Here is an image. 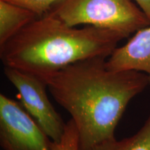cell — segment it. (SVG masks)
<instances>
[{
	"mask_svg": "<svg viewBox=\"0 0 150 150\" xmlns=\"http://www.w3.org/2000/svg\"><path fill=\"white\" fill-rule=\"evenodd\" d=\"M106 59L83 60L41 78L56 102L71 115L80 150L115 138L116 127L129 103L149 86L145 73L111 71Z\"/></svg>",
	"mask_w": 150,
	"mask_h": 150,
	"instance_id": "1",
	"label": "cell"
},
{
	"mask_svg": "<svg viewBox=\"0 0 150 150\" xmlns=\"http://www.w3.org/2000/svg\"><path fill=\"white\" fill-rule=\"evenodd\" d=\"M125 38L110 29L70 27L47 13L0 45V58L4 67L42 78L76 62L108 58Z\"/></svg>",
	"mask_w": 150,
	"mask_h": 150,
	"instance_id": "2",
	"label": "cell"
},
{
	"mask_svg": "<svg viewBox=\"0 0 150 150\" xmlns=\"http://www.w3.org/2000/svg\"><path fill=\"white\" fill-rule=\"evenodd\" d=\"M47 13L70 27L86 24L126 38L150 25L145 13L131 0H59Z\"/></svg>",
	"mask_w": 150,
	"mask_h": 150,
	"instance_id": "3",
	"label": "cell"
},
{
	"mask_svg": "<svg viewBox=\"0 0 150 150\" xmlns=\"http://www.w3.org/2000/svg\"><path fill=\"white\" fill-rule=\"evenodd\" d=\"M5 76L17 89L20 103L53 142H59L66 123L54 108L47 94L44 80L30 73L10 67L4 68Z\"/></svg>",
	"mask_w": 150,
	"mask_h": 150,
	"instance_id": "4",
	"label": "cell"
},
{
	"mask_svg": "<svg viewBox=\"0 0 150 150\" xmlns=\"http://www.w3.org/2000/svg\"><path fill=\"white\" fill-rule=\"evenodd\" d=\"M54 142L17 101L0 95V145L4 150H52Z\"/></svg>",
	"mask_w": 150,
	"mask_h": 150,
	"instance_id": "5",
	"label": "cell"
},
{
	"mask_svg": "<svg viewBox=\"0 0 150 150\" xmlns=\"http://www.w3.org/2000/svg\"><path fill=\"white\" fill-rule=\"evenodd\" d=\"M106 65L111 71L145 73L150 86V25L136 31L123 46L116 47L106 59Z\"/></svg>",
	"mask_w": 150,
	"mask_h": 150,
	"instance_id": "6",
	"label": "cell"
},
{
	"mask_svg": "<svg viewBox=\"0 0 150 150\" xmlns=\"http://www.w3.org/2000/svg\"><path fill=\"white\" fill-rule=\"evenodd\" d=\"M37 18L29 9L0 0V45Z\"/></svg>",
	"mask_w": 150,
	"mask_h": 150,
	"instance_id": "7",
	"label": "cell"
},
{
	"mask_svg": "<svg viewBox=\"0 0 150 150\" xmlns=\"http://www.w3.org/2000/svg\"><path fill=\"white\" fill-rule=\"evenodd\" d=\"M90 150H150V115L134 136L120 140L115 138L105 140Z\"/></svg>",
	"mask_w": 150,
	"mask_h": 150,
	"instance_id": "8",
	"label": "cell"
},
{
	"mask_svg": "<svg viewBox=\"0 0 150 150\" xmlns=\"http://www.w3.org/2000/svg\"><path fill=\"white\" fill-rule=\"evenodd\" d=\"M52 150H80L79 133L72 119L66 123L61 139L54 142Z\"/></svg>",
	"mask_w": 150,
	"mask_h": 150,
	"instance_id": "9",
	"label": "cell"
},
{
	"mask_svg": "<svg viewBox=\"0 0 150 150\" xmlns=\"http://www.w3.org/2000/svg\"><path fill=\"white\" fill-rule=\"evenodd\" d=\"M33 11L38 17L48 12L59 0H5Z\"/></svg>",
	"mask_w": 150,
	"mask_h": 150,
	"instance_id": "10",
	"label": "cell"
},
{
	"mask_svg": "<svg viewBox=\"0 0 150 150\" xmlns=\"http://www.w3.org/2000/svg\"><path fill=\"white\" fill-rule=\"evenodd\" d=\"M150 21V0H135Z\"/></svg>",
	"mask_w": 150,
	"mask_h": 150,
	"instance_id": "11",
	"label": "cell"
}]
</instances>
